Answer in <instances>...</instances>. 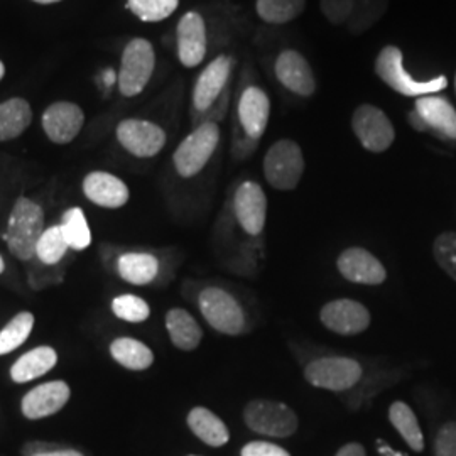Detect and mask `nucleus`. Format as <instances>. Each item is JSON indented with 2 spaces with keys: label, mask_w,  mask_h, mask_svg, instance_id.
<instances>
[{
  "label": "nucleus",
  "mask_w": 456,
  "mask_h": 456,
  "mask_svg": "<svg viewBox=\"0 0 456 456\" xmlns=\"http://www.w3.org/2000/svg\"><path fill=\"white\" fill-rule=\"evenodd\" d=\"M112 311L118 320L127 323H144L151 316V308L146 299L135 294H122L114 297Z\"/></svg>",
  "instance_id": "obj_34"
},
{
  "label": "nucleus",
  "mask_w": 456,
  "mask_h": 456,
  "mask_svg": "<svg viewBox=\"0 0 456 456\" xmlns=\"http://www.w3.org/2000/svg\"><path fill=\"white\" fill-rule=\"evenodd\" d=\"M338 273L354 284L380 286L387 279V271L380 259L363 247H348L337 259Z\"/></svg>",
  "instance_id": "obj_13"
},
{
  "label": "nucleus",
  "mask_w": 456,
  "mask_h": 456,
  "mask_svg": "<svg viewBox=\"0 0 456 456\" xmlns=\"http://www.w3.org/2000/svg\"><path fill=\"white\" fill-rule=\"evenodd\" d=\"M33 110L22 98H11L0 103V142L17 139L31 126Z\"/></svg>",
  "instance_id": "obj_27"
},
{
  "label": "nucleus",
  "mask_w": 456,
  "mask_h": 456,
  "mask_svg": "<svg viewBox=\"0 0 456 456\" xmlns=\"http://www.w3.org/2000/svg\"><path fill=\"white\" fill-rule=\"evenodd\" d=\"M22 455L24 456H85L82 452L73 450V448H65V446H58V444H49V443H28L22 448Z\"/></svg>",
  "instance_id": "obj_37"
},
{
  "label": "nucleus",
  "mask_w": 456,
  "mask_h": 456,
  "mask_svg": "<svg viewBox=\"0 0 456 456\" xmlns=\"http://www.w3.org/2000/svg\"><path fill=\"white\" fill-rule=\"evenodd\" d=\"M188 456H198V455H188Z\"/></svg>",
  "instance_id": "obj_47"
},
{
  "label": "nucleus",
  "mask_w": 456,
  "mask_h": 456,
  "mask_svg": "<svg viewBox=\"0 0 456 456\" xmlns=\"http://www.w3.org/2000/svg\"><path fill=\"white\" fill-rule=\"evenodd\" d=\"M37 4H54V2H60V0H34Z\"/></svg>",
  "instance_id": "obj_43"
},
{
  "label": "nucleus",
  "mask_w": 456,
  "mask_h": 456,
  "mask_svg": "<svg viewBox=\"0 0 456 456\" xmlns=\"http://www.w3.org/2000/svg\"><path fill=\"white\" fill-rule=\"evenodd\" d=\"M4 73H5V68H4V63L0 61V80L4 78Z\"/></svg>",
  "instance_id": "obj_44"
},
{
  "label": "nucleus",
  "mask_w": 456,
  "mask_h": 456,
  "mask_svg": "<svg viewBox=\"0 0 456 456\" xmlns=\"http://www.w3.org/2000/svg\"><path fill=\"white\" fill-rule=\"evenodd\" d=\"M305 173V158L297 142L281 139L264 156V176L279 191H293Z\"/></svg>",
  "instance_id": "obj_5"
},
{
  "label": "nucleus",
  "mask_w": 456,
  "mask_h": 456,
  "mask_svg": "<svg viewBox=\"0 0 456 456\" xmlns=\"http://www.w3.org/2000/svg\"><path fill=\"white\" fill-rule=\"evenodd\" d=\"M186 423L198 440L203 441L212 448L225 446L230 440L227 424L208 408L196 406L191 409L186 418Z\"/></svg>",
  "instance_id": "obj_25"
},
{
  "label": "nucleus",
  "mask_w": 456,
  "mask_h": 456,
  "mask_svg": "<svg viewBox=\"0 0 456 456\" xmlns=\"http://www.w3.org/2000/svg\"><path fill=\"white\" fill-rule=\"evenodd\" d=\"M414 110L428 126L443 139H456V110L446 98L426 95L416 100Z\"/></svg>",
  "instance_id": "obj_21"
},
{
  "label": "nucleus",
  "mask_w": 456,
  "mask_h": 456,
  "mask_svg": "<svg viewBox=\"0 0 456 456\" xmlns=\"http://www.w3.org/2000/svg\"><path fill=\"white\" fill-rule=\"evenodd\" d=\"M156 54L144 37H135L124 49L118 73V90L124 97H135L147 86L154 73Z\"/></svg>",
  "instance_id": "obj_8"
},
{
  "label": "nucleus",
  "mask_w": 456,
  "mask_h": 456,
  "mask_svg": "<svg viewBox=\"0 0 456 456\" xmlns=\"http://www.w3.org/2000/svg\"><path fill=\"white\" fill-rule=\"evenodd\" d=\"M323 16L335 26H342L350 20L355 0H320Z\"/></svg>",
  "instance_id": "obj_36"
},
{
  "label": "nucleus",
  "mask_w": 456,
  "mask_h": 456,
  "mask_svg": "<svg viewBox=\"0 0 456 456\" xmlns=\"http://www.w3.org/2000/svg\"><path fill=\"white\" fill-rule=\"evenodd\" d=\"M435 455L456 456V421L441 426L435 441Z\"/></svg>",
  "instance_id": "obj_38"
},
{
  "label": "nucleus",
  "mask_w": 456,
  "mask_h": 456,
  "mask_svg": "<svg viewBox=\"0 0 456 456\" xmlns=\"http://www.w3.org/2000/svg\"><path fill=\"white\" fill-rule=\"evenodd\" d=\"M4 269H5V264H4V259H2V256H0V274L4 273Z\"/></svg>",
  "instance_id": "obj_45"
},
{
  "label": "nucleus",
  "mask_w": 456,
  "mask_h": 456,
  "mask_svg": "<svg viewBox=\"0 0 456 456\" xmlns=\"http://www.w3.org/2000/svg\"><path fill=\"white\" fill-rule=\"evenodd\" d=\"M61 227H63L66 240H68V245H69L71 250L82 252L92 244V232H90L86 216H85L82 208H78V207L69 208L63 215Z\"/></svg>",
  "instance_id": "obj_32"
},
{
  "label": "nucleus",
  "mask_w": 456,
  "mask_h": 456,
  "mask_svg": "<svg viewBox=\"0 0 456 456\" xmlns=\"http://www.w3.org/2000/svg\"><path fill=\"white\" fill-rule=\"evenodd\" d=\"M375 73L395 94L404 97H426L431 94H438L448 85L444 75L426 82L414 80L406 71L403 51L397 46H386L380 49L375 60Z\"/></svg>",
  "instance_id": "obj_2"
},
{
  "label": "nucleus",
  "mask_w": 456,
  "mask_h": 456,
  "mask_svg": "<svg viewBox=\"0 0 456 456\" xmlns=\"http://www.w3.org/2000/svg\"><path fill=\"white\" fill-rule=\"evenodd\" d=\"M71 397V389L65 380H51L39 384L22 397L20 411L24 418L37 421L45 419L65 408Z\"/></svg>",
  "instance_id": "obj_14"
},
{
  "label": "nucleus",
  "mask_w": 456,
  "mask_h": 456,
  "mask_svg": "<svg viewBox=\"0 0 456 456\" xmlns=\"http://www.w3.org/2000/svg\"><path fill=\"white\" fill-rule=\"evenodd\" d=\"M274 71L277 80L296 95L311 97L314 94L316 80L310 63L301 53L294 49H284L277 56Z\"/></svg>",
  "instance_id": "obj_17"
},
{
  "label": "nucleus",
  "mask_w": 456,
  "mask_h": 456,
  "mask_svg": "<svg viewBox=\"0 0 456 456\" xmlns=\"http://www.w3.org/2000/svg\"><path fill=\"white\" fill-rule=\"evenodd\" d=\"M240 456H291L282 446L269 441H250L240 450Z\"/></svg>",
  "instance_id": "obj_39"
},
{
  "label": "nucleus",
  "mask_w": 456,
  "mask_h": 456,
  "mask_svg": "<svg viewBox=\"0 0 456 456\" xmlns=\"http://www.w3.org/2000/svg\"><path fill=\"white\" fill-rule=\"evenodd\" d=\"M409 122H411V126L416 129V131L419 132H428V126H426V122H424L423 118L419 117V114L416 112V110H412L411 114H409Z\"/></svg>",
  "instance_id": "obj_41"
},
{
  "label": "nucleus",
  "mask_w": 456,
  "mask_h": 456,
  "mask_svg": "<svg viewBox=\"0 0 456 456\" xmlns=\"http://www.w3.org/2000/svg\"><path fill=\"white\" fill-rule=\"evenodd\" d=\"M83 193L102 208H122L129 201V188L124 181L105 171H94L83 180Z\"/></svg>",
  "instance_id": "obj_20"
},
{
  "label": "nucleus",
  "mask_w": 456,
  "mask_h": 456,
  "mask_svg": "<svg viewBox=\"0 0 456 456\" xmlns=\"http://www.w3.org/2000/svg\"><path fill=\"white\" fill-rule=\"evenodd\" d=\"M335 456H367V452L360 443H346Z\"/></svg>",
  "instance_id": "obj_40"
},
{
  "label": "nucleus",
  "mask_w": 456,
  "mask_h": 456,
  "mask_svg": "<svg viewBox=\"0 0 456 456\" xmlns=\"http://www.w3.org/2000/svg\"><path fill=\"white\" fill-rule=\"evenodd\" d=\"M433 256L441 269L456 281V232H444L433 244Z\"/></svg>",
  "instance_id": "obj_35"
},
{
  "label": "nucleus",
  "mask_w": 456,
  "mask_h": 456,
  "mask_svg": "<svg viewBox=\"0 0 456 456\" xmlns=\"http://www.w3.org/2000/svg\"><path fill=\"white\" fill-rule=\"evenodd\" d=\"M352 129L362 147L369 152H386L395 141V131L386 112L370 103L357 107L352 115Z\"/></svg>",
  "instance_id": "obj_9"
},
{
  "label": "nucleus",
  "mask_w": 456,
  "mask_h": 456,
  "mask_svg": "<svg viewBox=\"0 0 456 456\" xmlns=\"http://www.w3.org/2000/svg\"><path fill=\"white\" fill-rule=\"evenodd\" d=\"M110 355L118 365L134 372L147 370L154 363V352L146 343L129 337L115 338L110 343Z\"/></svg>",
  "instance_id": "obj_26"
},
{
  "label": "nucleus",
  "mask_w": 456,
  "mask_h": 456,
  "mask_svg": "<svg viewBox=\"0 0 456 456\" xmlns=\"http://www.w3.org/2000/svg\"><path fill=\"white\" fill-rule=\"evenodd\" d=\"M178 56L181 65L195 68L207 54V26L198 12H186L178 24Z\"/></svg>",
  "instance_id": "obj_19"
},
{
  "label": "nucleus",
  "mask_w": 456,
  "mask_h": 456,
  "mask_svg": "<svg viewBox=\"0 0 456 456\" xmlns=\"http://www.w3.org/2000/svg\"><path fill=\"white\" fill-rule=\"evenodd\" d=\"M45 230V212L41 205L26 196H19L9 215L4 235L9 252L19 261H33L36 247Z\"/></svg>",
  "instance_id": "obj_1"
},
{
  "label": "nucleus",
  "mask_w": 456,
  "mask_h": 456,
  "mask_svg": "<svg viewBox=\"0 0 456 456\" xmlns=\"http://www.w3.org/2000/svg\"><path fill=\"white\" fill-rule=\"evenodd\" d=\"M85 114L71 102H56L43 115V129L54 144H69L83 129Z\"/></svg>",
  "instance_id": "obj_16"
},
{
  "label": "nucleus",
  "mask_w": 456,
  "mask_h": 456,
  "mask_svg": "<svg viewBox=\"0 0 456 456\" xmlns=\"http://www.w3.org/2000/svg\"><path fill=\"white\" fill-rule=\"evenodd\" d=\"M362 375L363 367L350 357H322L310 362L305 369V379L310 386L331 392L354 389Z\"/></svg>",
  "instance_id": "obj_7"
},
{
  "label": "nucleus",
  "mask_w": 456,
  "mask_h": 456,
  "mask_svg": "<svg viewBox=\"0 0 456 456\" xmlns=\"http://www.w3.org/2000/svg\"><path fill=\"white\" fill-rule=\"evenodd\" d=\"M198 308L207 323L224 335L237 337L247 331L244 306L224 288H205L198 296Z\"/></svg>",
  "instance_id": "obj_3"
},
{
  "label": "nucleus",
  "mask_w": 456,
  "mask_h": 456,
  "mask_svg": "<svg viewBox=\"0 0 456 456\" xmlns=\"http://www.w3.org/2000/svg\"><path fill=\"white\" fill-rule=\"evenodd\" d=\"M389 421L397 429V433L403 436V440L408 443L409 448L414 452H423L424 438L421 426L418 423V418L414 411L409 408L406 403L395 401L389 408Z\"/></svg>",
  "instance_id": "obj_28"
},
{
  "label": "nucleus",
  "mask_w": 456,
  "mask_h": 456,
  "mask_svg": "<svg viewBox=\"0 0 456 456\" xmlns=\"http://www.w3.org/2000/svg\"><path fill=\"white\" fill-rule=\"evenodd\" d=\"M102 80L105 83V86H112L117 80H118V75H115L114 69H105L103 73H102Z\"/></svg>",
  "instance_id": "obj_42"
},
{
  "label": "nucleus",
  "mask_w": 456,
  "mask_h": 456,
  "mask_svg": "<svg viewBox=\"0 0 456 456\" xmlns=\"http://www.w3.org/2000/svg\"><path fill=\"white\" fill-rule=\"evenodd\" d=\"M34 326V314L29 311H20L2 328L0 331V357L9 355L29 338Z\"/></svg>",
  "instance_id": "obj_30"
},
{
  "label": "nucleus",
  "mask_w": 456,
  "mask_h": 456,
  "mask_svg": "<svg viewBox=\"0 0 456 456\" xmlns=\"http://www.w3.org/2000/svg\"><path fill=\"white\" fill-rule=\"evenodd\" d=\"M320 320L326 330L342 335L354 337L363 333L370 326V311L355 299L340 297L326 303L320 311Z\"/></svg>",
  "instance_id": "obj_11"
},
{
  "label": "nucleus",
  "mask_w": 456,
  "mask_h": 456,
  "mask_svg": "<svg viewBox=\"0 0 456 456\" xmlns=\"http://www.w3.org/2000/svg\"><path fill=\"white\" fill-rule=\"evenodd\" d=\"M166 330L173 345L183 352H191L203 340V330L190 311L173 308L166 314Z\"/></svg>",
  "instance_id": "obj_24"
},
{
  "label": "nucleus",
  "mask_w": 456,
  "mask_h": 456,
  "mask_svg": "<svg viewBox=\"0 0 456 456\" xmlns=\"http://www.w3.org/2000/svg\"><path fill=\"white\" fill-rule=\"evenodd\" d=\"M237 224L248 237H261L267 220V196L256 181H244L233 196Z\"/></svg>",
  "instance_id": "obj_12"
},
{
  "label": "nucleus",
  "mask_w": 456,
  "mask_h": 456,
  "mask_svg": "<svg viewBox=\"0 0 456 456\" xmlns=\"http://www.w3.org/2000/svg\"><path fill=\"white\" fill-rule=\"evenodd\" d=\"M244 421L250 431L271 438H289L299 428V419L293 409L271 399H254L247 403Z\"/></svg>",
  "instance_id": "obj_4"
},
{
  "label": "nucleus",
  "mask_w": 456,
  "mask_h": 456,
  "mask_svg": "<svg viewBox=\"0 0 456 456\" xmlns=\"http://www.w3.org/2000/svg\"><path fill=\"white\" fill-rule=\"evenodd\" d=\"M180 0H127V9L144 22H159L171 16Z\"/></svg>",
  "instance_id": "obj_33"
},
{
  "label": "nucleus",
  "mask_w": 456,
  "mask_h": 456,
  "mask_svg": "<svg viewBox=\"0 0 456 456\" xmlns=\"http://www.w3.org/2000/svg\"><path fill=\"white\" fill-rule=\"evenodd\" d=\"M58 363V354L51 346H36L20 355L11 367V379L16 384H28L51 372Z\"/></svg>",
  "instance_id": "obj_23"
},
{
  "label": "nucleus",
  "mask_w": 456,
  "mask_h": 456,
  "mask_svg": "<svg viewBox=\"0 0 456 456\" xmlns=\"http://www.w3.org/2000/svg\"><path fill=\"white\" fill-rule=\"evenodd\" d=\"M220 142L216 122H205L191 132L175 151L173 163L181 178H193L208 164Z\"/></svg>",
  "instance_id": "obj_6"
},
{
  "label": "nucleus",
  "mask_w": 456,
  "mask_h": 456,
  "mask_svg": "<svg viewBox=\"0 0 456 456\" xmlns=\"http://www.w3.org/2000/svg\"><path fill=\"white\" fill-rule=\"evenodd\" d=\"M455 90H456V78H455Z\"/></svg>",
  "instance_id": "obj_46"
},
{
  "label": "nucleus",
  "mask_w": 456,
  "mask_h": 456,
  "mask_svg": "<svg viewBox=\"0 0 456 456\" xmlns=\"http://www.w3.org/2000/svg\"><path fill=\"white\" fill-rule=\"evenodd\" d=\"M68 250H69V245L66 240L61 224L53 225L43 232L37 247H36V259L45 265L54 267L65 259Z\"/></svg>",
  "instance_id": "obj_29"
},
{
  "label": "nucleus",
  "mask_w": 456,
  "mask_h": 456,
  "mask_svg": "<svg viewBox=\"0 0 456 456\" xmlns=\"http://www.w3.org/2000/svg\"><path fill=\"white\" fill-rule=\"evenodd\" d=\"M120 146L135 158H154L166 146V132L154 122L142 118H126L117 126Z\"/></svg>",
  "instance_id": "obj_10"
},
{
  "label": "nucleus",
  "mask_w": 456,
  "mask_h": 456,
  "mask_svg": "<svg viewBox=\"0 0 456 456\" xmlns=\"http://www.w3.org/2000/svg\"><path fill=\"white\" fill-rule=\"evenodd\" d=\"M306 0H257L256 11L267 24H286L301 16Z\"/></svg>",
  "instance_id": "obj_31"
},
{
  "label": "nucleus",
  "mask_w": 456,
  "mask_h": 456,
  "mask_svg": "<svg viewBox=\"0 0 456 456\" xmlns=\"http://www.w3.org/2000/svg\"><path fill=\"white\" fill-rule=\"evenodd\" d=\"M271 117V102L259 86H247L239 100V122L247 137L259 142Z\"/></svg>",
  "instance_id": "obj_18"
},
{
  "label": "nucleus",
  "mask_w": 456,
  "mask_h": 456,
  "mask_svg": "<svg viewBox=\"0 0 456 456\" xmlns=\"http://www.w3.org/2000/svg\"><path fill=\"white\" fill-rule=\"evenodd\" d=\"M232 68H233L232 58L227 54H222L215 58L212 63L201 71L193 92V105L196 112L203 114L210 110L218 102V98L224 95Z\"/></svg>",
  "instance_id": "obj_15"
},
{
  "label": "nucleus",
  "mask_w": 456,
  "mask_h": 456,
  "mask_svg": "<svg viewBox=\"0 0 456 456\" xmlns=\"http://www.w3.org/2000/svg\"><path fill=\"white\" fill-rule=\"evenodd\" d=\"M161 271L159 259L151 252H126L117 259V273L134 286L154 282Z\"/></svg>",
  "instance_id": "obj_22"
}]
</instances>
